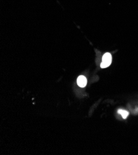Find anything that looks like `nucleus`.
Instances as JSON below:
<instances>
[{
    "label": "nucleus",
    "instance_id": "nucleus-1",
    "mask_svg": "<svg viewBox=\"0 0 138 155\" xmlns=\"http://www.w3.org/2000/svg\"><path fill=\"white\" fill-rule=\"evenodd\" d=\"M112 57L111 54L109 53H105L103 56L102 62L100 64V67L102 68H106L107 67H109L112 63Z\"/></svg>",
    "mask_w": 138,
    "mask_h": 155
},
{
    "label": "nucleus",
    "instance_id": "nucleus-3",
    "mask_svg": "<svg viewBox=\"0 0 138 155\" xmlns=\"http://www.w3.org/2000/svg\"><path fill=\"white\" fill-rule=\"evenodd\" d=\"M118 113L119 114L121 115L123 119H126L128 115H129V112H128L127 111H125V110H118Z\"/></svg>",
    "mask_w": 138,
    "mask_h": 155
},
{
    "label": "nucleus",
    "instance_id": "nucleus-2",
    "mask_svg": "<svg viewBox=\"0 0 138 155\" xmlns=\"http://www.w3.org/2000/svg\"><path fill=\"white\" fill-rule=\"evenodd\" d=\"M77 83L80 87H84L87 85V79L83 75H80L77 80Z\"/></svg>",
    "mask_w": 138,
    "mask_h": 155
}]
</instances>
